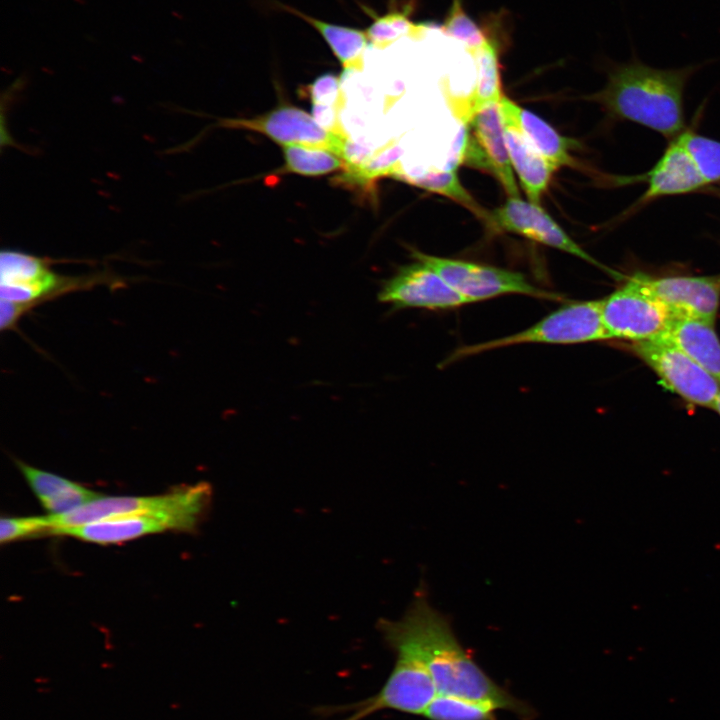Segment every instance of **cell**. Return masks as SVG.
<instances>
[{"label":"cell","mask_w":720,"mask_h":720,"mask_svg":"<svg viewBox=\"0 0 720 720\" xmlns=\"http://www.w3.org/2000/svg\"><path fill=\"white\" fill-rule=\"evenodd\" d=\"M497 710L487 703L437 695L422 716L429 720H497Z\"/></svg>","instance_id":"cell-26"},{"label":"cell","mask_w":720,"mask_h":720,"mask_svg":"<svg viewBox=\"0 0 720 720\" xmlns=\"http://www.w3.org/2000/svg\"><path fill=\"white\" fill-rule=\"evenodd\" d=\"M395 665L381 689L357 703L334 707L346 713L341 720H363L381 710L423 715L438 695L434 681L423 662L405 650H396Z\"/></svg>","instance_id":"cell-8"},{"label":"cell","mask_w":720,"mask_h":720,"mask_svg":"<svg viewBox=\"0 0 720 720\" xmlns=\"http://www.w3.org/2000/svg\"><path fill=\"white\" fill-rule=\"evenodd\" d=\"M285 168L305 176H319L345 168V160L335 152L297 145L283 146Z\"/></svg>","instance_id":"cell-25"},{"label":"cell","mask_w":720,"mask_h":720,"mask_svg":"<svg viewBox=\"0 0 720 720\" xmlns=\"http://www.w3.org/2000/svg\"><path fill=\"white\" fill-rule=\"evenodd\" d=\"M314 108L337 110L343 106L340 79L333 73L318 76L309 86Z\"/></svg>","instance_id":"cell-30"},{"label":"cell","mask_w":720,"mask_h":720,"mask_svg":"<svg viewBox=\"0 0 720 720\" xmlns=\"http://www.w3.org/2000/svg\"><path fill=\"white\" fill-rule=\"evenodd\" d=\"M49 258L17 250L0 254V328L15 329L19 320L34 307L64 294L122 280L106 272L67 276L51 268Z\"/></svg>","instance_id":"cell-3"},{"label":"cell","mask_w":720,"mask_h":720,"mask_svg":"<svg viewBox=\"0 0 720 720\" xmlns=\"http://www.w3.org/2000/svg\"><path fill=\"white\" fill-rule=\"evenodd\" d=\"M209 483L199 482L196 492L180 505L139 514L103 519L58 530L54 535L69 536L101 545L119 544L167 530L193 532L211 504Z\"/></svg>","instance_id":"cell-5"},{"label":"cell","mask_w":720,"mask_h":720,"mask_svg":"<svg viewBox=\"0 0 720 720\" xmlns=\"http://www.w3.org/2000/svg\"><path fill=\"white\" fill-rule=\"evenodd\" d=\"M640 282L664 303L676 318L714 323L720 306V273L709 276L650 277L637 273Z\"/></svg>","instance_id":"cell-14"},{"label":"cell","mask_w":720,"mask_h":720,"mask_svg":"<svg viewBox=\"0 0 720 720\" xmlns=\"http://www.w3.org/2000/svg\"><path fill=\"white\" fill-rule=\"evenodd\" d=\"M678 138L708 184L720 181V141L685 129Z\"/></svg>","instance_id":"cell-28"},{"label":"cell","mask_w":720,"mask_h":720,"mask_svg":"<svg viewBox=\"0 0 720 720\" xmlns=\"http://www.w3.org/2000/svg\"><path fill=\"white\" fill-rule=\"evenodd\" d=\"M74 2H76V3L80 4V5L86 4V0H74Z\"/></svg>","instance_id":"cell-34"},{"label":"cell","mask_w":720,"mask_h":720,"mask_svg":"<svg viewBox=\"0 0 720 720\" xmlns=\"http://www.w3.org/2000/svg\"><path fill=\"white\" fill-rule=\"evenodd\" d=\"M641 178L646 180L648 188L639 199L640 204L692 193L707 185L678 136L671 139L657 163Z\"/></svg>","instance_id":"cell-18"},{"label":"cell","mask_w":720,"mask_h":720,"mask_svg":"<svg viewBox=\"0 0 720 720\" xmlns=\"http://www.w3.org/2000/svg\"><path fill=\"white\" fill-rule=\"evenodd\" d=\"M703 64L661 69L633 55L626 62L610 65L605 86L590 99L615 119L640 124L673 139L685 130L684 89Z\"/></svg>","instance_id":"cell-2"},{"label":"cell","mask_w":720,"mask_h":720,"mask_svg":"<svg viewBox=\"0 0 720 720\" xmlns=\"http://www.w3.org/2000/svg\"><path fill=\"white\" fill-rule=\"evenodd\" d=\"M15 464L49 515L69 513L101 496L76 482L20 460H15Z\"/></svg>","instance_id":"cell-19"},{"label":"cell","mask_w":720,"mask_h":720,"mask_svg":"<svg viewBox=\"0 0 720 720\" xmlns=\"http://www.w3.org/2000/svg\"><path fill=\"white\" fill-rule=\"evenodd\" d=\"M463 126L459 161L489 173L509 197H519L498 103L482 108Z\"/></svg>","instance_id":"cell-10"},{"label":"cell","mask_w":720,"mask_h":720,"mask_svg":"<svg viewBox=\"0 0 720 720\" xmlns=\"http://www.w3.org/2000/svg\"><path fill=\"white\" fill-rule=\"evenodd\" d=\"M223 125L260 132L282 146L328 149L344 160L349 145L343 130H329L313 115L294 106H280L252 119L226 120Z\"/></svg>","instance_id":"cell-11"},{"label":"cell","mask_w":720,"mask_h":720,"mask_svg":"<svg viewBox=\"0 0 720 720\" xmlns=\"http://www.w3.org/2000/svg\"><path fill=\"white\" fill-rule=\"evenodd\" d=\"M84 37H85V39L88 40V41H92V42L95 41V38L92 37V36L89 35V34H85Z\"/></svg>","instance_id":"cell-33"},{"label":"cell","mask_w":720,"mask_h":720,"mask_svg":"<svg viewBox=\"0 0 720 720\" xmlns=\"http://www.w3.org/2000/svg\"><path fill=\"white\" fill-rule=\"evenodd\" d=\"M52 523L49 516L30 517H7L2 518L0 523L1 544L10 543L15 540L51 535Z\"/></svg>","instance_id":"cell-29"},{"label":"cell","mask_w":720,"mask_h":720,"mask_svg":"<svg viewBox=\"0 0 720 720\" xmlns=\"http://www.w3.org/2000/svg\"><path fill=\"white\" fill-rule=\"evenodd\" d=\"M601 305L602 299L565 303L522 331L457 348L443 361L441 367L463 358L519 344L572 345L611 339L603 323Z\"/></svg>","instance_id":"cell-4"},{"label":"cell","mask_w":720,"mask_h":720,"mask_svg":"<svg viewBox=\"0 0 720 720\" xmlns=\"http://www.w3.org/2000/svg\"><path fill=\"white\" fill-rule=\"evenodd\" d=\"M631 349L669 390L683 400L700 407L715 408L720 383L674 343L663 338L633 343Z\"/></svg>","instance_id":"cell-9"},{"label":"cell","mask_w":720,"mask_h":720,"mask_svg":"<svg viewBox=\"0 0 720 720\" xmlns=\"http://www.w3.org/2000/svg\"><path fill=\"white\" fill-rule=\"evenodd\" d=\"M198 483L182 485L157 496H99L83 506L66 514L49 515L52 523L51 535L58 530L87 523L150 511L162 510L182 504L196 491Z\"/></svg>","instance_id":"cell-16"},{"label":"cell","mask_w":720,"mask_h":720,"mask_svg":"<svg viewBox=\"0 0 720 720\" xmlns=\"http://www.w3.org/2000/svg\"><path fill=\"white\" fill-rule=\"evenodd\" d=\"M282 7L318 31L345 70L362 69L364 53L370 43L365 31L319 20L285 5Z\"/></svg>","instance_id":"cell-22"},{"label":"cell","mask_w":720,"mask_h":720,"mask_svg":"<svg viewBox=\"0 0 720 720\" xmlns=\"http://www.w3.org/2000/svg\"><path fill=\"white\" fill-rule=\"evenodd\" d=\"M504 129L511 165L520 180L521 187L530 202L540 204L542 195L547 190L553 174L558 168L537 152L519 134Z\"/></svg>","instance_id":"cell-21"},{"label":"cell","mask_w":720,"mask_h":720,"mask_svg":"<svg viewBox=\"0 0 720 720\" xmlns=\"http://www.w3.org/2000/svg\"><path fill=\"white\" fill-rule=\"evenodd\" d=\"M414 7V0H410L401 6H392L383 15H372L373 21L365 31L369 42L383 49L402 37L421 39L428 25L410 19Z\"/></svg>","instance_id":"cell-23"},{"label":"cell","mask_w":720,"mask_h":720,"mask_svg":"<svg viewBox=\"0 0 720 720\" xmlns=\"http://www.w3.org/2000/svg\"><path fill=\"white\" fill-rule=\"evenodd\" d=\"M440 31L447 37L462 42L470 55L483 47L489 39L487 24L484 27L479 26L465 11L462 0H452L440 25Z\"/></svg>","instance_id":"cell-27"},{"label":"cell","mask_w":720,"mask_h":720,"mask_svg":"<svg viewBox=\"0 0 720 720\" xmlns=\"http://www.w3.org/2000/svg\"><path fill=\"white\" fill-rule=\"evenodd\" d=\"M377 629L393 651H408L423 662L438 695L487 703L521 720L536 717L529 703L498 685L476 663L457 639L448 617L430 604L423 585L401 619L382 618Z\"/></svg>","instance_id":"cell-1"},{"label":"cell","mask_w":720,"mask_h":720,"mask_svg":"<svg viewBox=\"0 0 720 720\" xmlns=\"http://www.w3.org/2000/svg\"><path fill=\"white\" fill-rule=\"evenodd\" d=\"M488 222L496 229L518 234L540 244L569 253L590 264L619 275L583 250L539 204L509 197L501 206L488 213Z\"/></svg>","instance_id":"cell-13"},{"label":"cell","mask_w":720,"mask_h":720,"mask_svg":"<svg viewBox=\"0 0 720 720\" xmlns=\"http://www.w3.org/2000/svg\"><path fill=\"white\" fill-rule=\"evenodd\" d=\"M601 313L611 339H625L633 343L665 338L676 319L671 310L646 289L636 274L602 299Z\"/></svg>","instance_id":"cell-6"},{"label":"cell","mask_w":720,"mask_h":720,"mask_svg":"<svg viewBox=\"0 0 720 720\" xmlns=\"http://www.w3.org/2000/svg\"><path fill=\"white\" fill-rule=\"evenodd\" d=\"M412 256L433 268L469 304L510 294L542 300H563L559 294L533 285L520 272L437 257L415 249L412 250Z\"/></svg>","instance_id":"cell-7"},{"label":"cell","mask_w":720,"mask_h":720,"mask_svg":"<svg viewBox=\"0 0 720 720\" xmlns=\"http://www.w3.org/2000/svg\"><path fill=\"white\" fill-rule=\"evenodd\" d=\"M378 300L393 310H448L469 304L433 268L416 259L383 283Z\"/></svg>","instance_id":"cell-12"},{"label":"cell","mask_w":720,"mask_h":720,"mask_svg":"<svg viewBox=\"0 0 720 720\" xmlns=\"http://www.w3.org/2000/svg\"><path fill=\"white\" fill-rule=\"evenodd\" d=\"M171 14L173 17L177 18L178 20H184V15H182L178 11L172 10Z\"/></svg>","instance_id":"cell-31"},{"label":"cell","mask_w":720,"mask_h":720,"mask_svg":"<svg viewBox=\"0 0 720 720\" xmlns=\"http://www.w3.org/2000/svg\"><path fill=\"white\" fill-rule=\"evenodd\" d=\"M720 383V340L714 323L693 318H676L667 336Z\"/></svg>","instance_id":"cell-20"},{"label":"cell","mask_w":720,"mask_h":720,"mask_svg":"<svg viewBox=\"0 0 720 720\" xmlns=\"http://www.w3.org/2000/svg\"><path fill=\"white\" fill-rule=\"evenodd\" d=\"M714 410L717 411L718 414L720 415V394H719V396H718V399H717V402H716V405H715Z\"/></svg>","instance_id":"cell-32"},{"label":"cell","mask_w":720,"mask_h":720,"mask_svg":"<svg viewBox=\"0 0 720 720\" xmlns=\"http://www.w3.org/2000/svg\"><path fill=\"white\" fill-rule=\"evenodd\" d=\"M498 106L504 128L523 137L558 169L574 164L570 151L578 146L575 140L559 134L544 119L521 107L506 95Z\"/></svg>","instance_id":"cell-17"},{"label":"cell","mask_w":720,"mask_h":720,"mask_svg":"<svg viewBox=\"0 0 720 720\" xmlns=\"http://www.w3.org/2000/svg\"><path fill=\"white\" fill-rule=\"evenodd\" d=\"M486 24L489 29V39L483 47L471 55L477 71L472 90L465 95H455L446 81H443L441 86L450 111L463 125L479 110L490 104L499 103L504 96L499 62L501 39L498 27L501 21L494 16L490 17Z\"/></svg>","instance_id":"cell-15"},{"label":"cell","mask_w":720,"mask_h":720,"mask_svg":"<svg viewBox=\"0 0 720 720\" xmlns=\"http://www.w3.org/2000/svg\"><path fill=\"white\" fill-rule=\"evenodd\" d=\"M394 177L427 191L446 196L482 218L487 219L488 217V213L479 206L462 186L455 167L446 170L432 169L420 175H409L402 168Z\"/></svg>","instance_id":"cell-24"}]
</instances>
